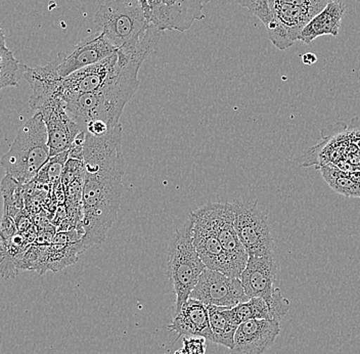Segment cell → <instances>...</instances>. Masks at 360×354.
<instances>
[{
  "mask_svg": "<svg viewBox=\"0 0 360 354\" xmlns=\"http://www.w3.org/2000/svg\"><path fill=\"white\" fill-rule=\"evenodd\" d=\"M332 0H269V4H285L297 8H304L312 11L315 15L321 13L326 8V4Z\"/></svg>",
  "mask_w": 360,
  "mask_h": 354,
  "instance_id": "26",
  "label": "cell"
},
{
  "mask_svg": "<svg viewBox=\"0 0 360 354\" xmlns=\"http://www.w3.org/2000/svg\"><path fill=\"white\" fill-rule=\"evenodd\" d=\"M240 6L247 8L266 26L270 21L269 0H236Z\"/></svg>",
  "mask_w": 360,
  "mask_h": 354,
  "instance_id": "25",
  "label": "cell"
},
{
  "mask_svg": "<svg viewBox=\"0 0 360 354\" xmlns=\"http://www.w3.org/2000/svg\"><path fill=\"white\" fill-rule=\"evenodd\" d=\"M304 65H314L317 62V56L312 53H307L302 56Z\"/></svg>",
  "mask_w": 360,
  "mask_h": 354,
  "instance_id": "31",
  "label": "cell"
},
{
  "mask_svg": "<svg viewBox=\"0 0 360 354\" xmlns=\"http://www.w3.org/2000/svg\"><path fill=\"white\" fill-rule=\"evenodd\" d=\"M249 304L253 320H269V321H271L269 305L264 299L250 298Z\"/></svg>",
  "mask_w": 360,
  "mask_h": 354,
  "instance_id": "27",
  "label": "cell"
},
{
  "mask_svg": "<svg viewBox=\"0 0 360 354\" xmlns=\"http://www.w3.org/2000/svg\"><path fill=\"white\" fill-rule=\"evenodd\" d=\"M174 354H186V350L184 348L179 349V350L175 351Z\"/></svg>",
  "mask_w": 360,
  "mask_h": 354,
  "instance_id": "33",
  "label": "cell"
},
{
  "mask_svg": "<svg viewBox=\"0 0 360 354\" xmlns=\"http://www.w3.org/2000/svg\"><path fill=\"white\" fill-rule=\"evenodd\" d=\"M0 254H1V238H0Z\"/></svg>",
  "mask_w": 360,
  "mask_h": 354,
  "instance_id": "34",
  "label": "cell"
},
{
  "mask_svg": "<svg viewBox=\"0 0 360 354\" xmlns=\"http://www.w3.org/2000/svg\"><path fill=\"white\" fill-rule=\"evenodd\" d=\"M118 69V53H115L98 64L78 70L60 81V98L65 100L69 96L96 91L105 87Z\"/></svg>",
  "mask_w": 360,
  "mask_h": 354,
  "instance_id": "12",
  "label": "cell"
},
{
  "mask_svg": "<svg viewBox=\"0 0 360 354\" xmlns=\"http://www.w3.org/2000/svg\"><path fill=\"white\" fill-rule=\"evenodd\" d=\"M119 69L101 89L63 100L72 120L82 132L90 123L103 122L111 129L118 125L126 103L139 89V72L143 62L117 51Z\"/></svg>",
  "mask_w": 360,
  "mask_h": 354,
  "instance_id": "2",
  "label": "cell"
},
{
  "mask_svg": "<svg viewBox=\"0 0 360 354\" xmlns=\"http://www.w3.org/2000/svg\"><path fill=\"white\" fill-rule=\"evenodd\" d=\"M319 170L323 179L333 191L345 197L360 199V184L353 180L348 173L333 165L321 166Z\"/></svg>",
  "mask_w": 360,
  "mask_h": 354,
  "instance_id": "21",
  "label": "cell"
},
{
  "mask_svg": "<svg viewBox=\"0 0 360 354\" xmlns=\"http://www.w3.org/2000/svg\"><path fill=\"white\" fill-rule=\"evenodd\" d=\"M207 308L212 332V342L231 350L235 344V335L238 326L231 317L229 308L213 305H208Z\"/></svg>",
  "mask_w": 360,
  "mask_h": 354,
  "instance_id": "20",
  "label": "cell"
},
{
  "mask_svg": "<svg viewBox=\"0 0 360 354\" xmlns=\"http://www.w3.org/2000/svg\"><path fill=\"white\" fill-rule=\"evenodd\" d=\"M117 51V47L103 33H100L98 36L84 38L78 44L72 45L67 51L58 53L53 63L58 76L65 78L83 68L98 64L114 55Z\"/></svg>",
  "mask_w": 360,
  "mask_h": 354,
  "instance_id": "10",
  "label": "cell"
},
{
  "mask_svg": "<svg viewBox=\"0 0 360 354\" xmlns=\"http://www.w3.org/2000/svg\"><path fill=\"white\" fill-rule=\"evenodd\" d=\"M207 340L202 337L184 338V349L186 354L206 353Z\"/></svg>",
  "mask_w": 360,
  "mask_h": 354,
  "instance_id": "29",
  "label": "cell"
},
{
  "mask_svg": "<svg viewBox=\"0 0 360 354\" xmlns=\"http://www.w3.org/2000/svg\"><path fill=\"white\" fill-rule=\"evenodd\" d=\"M68 159H69V151L49 158V161L40 169L37 177L33 182H35L36 184H44V186L56 184L60 180V178H62Z\"/></svg>",
  "mask_w": 360,
  "mask_h": 354,
  "instance_id": "24",
  "label": "cell"
},
{
  "mask_svg": "<svg viewBox=\"0 0 360 354\" xmlns=\"http://www.w3.org/2000/svg\"><path fill=\"white\" fill-rule=\"evenodd\" d=\"M0 191L4 199V215L15 220L24 210V184L6 175L0 184Z\"/></svg>",
  "mask_w": 360,
  "mask_h": 354,
  "instance_id": "22",
  "label": "cell"
},
{
  "mask_svg": "<svg viewBox=\"0 0 360 354\" xmlns=\"http://www.w3.org/2000/svg\"><path fill=\"white\" fill-rule=\"evenodd\" d=\"M4 49H8L6 42V34H4V28H2L1 24H0V51H4Z\"/></svg>",
  "mask_w": 360,
  "mask_h": 354,
  "instance_id": "32",
  "label": "cell"
},
{
  "mask_svg": "<svg viewBox=\"0 0 360 354\" xmlns=\"http://www.w3.org/2000/svg\"><path fill=\"white\" fill-rule=\"evenodd\" d=\"M101 32L117 49L134 46L150 23L141 4L110 0L101 4L94 18Z\"/></svg>",
  "mask_w": 360,
  "mask_h": 354,
  "instance_id": "5",
  "label": "cell"
},
{
  "mask_svg": "<svg viewBox=\"0 0 360 354\" xmlns=\"http://www.w3.org/2000/svg\"><path fill=\"white\" fill-rule=\"evenodd\" d=\"M278 263L276 256H249L240 279L249 298L269 300L276 290Z\"/></svg>",
  "mask_w": 360,
  "mask_h": 354,
  "instance_id": "13",
  "label": "cell"
},
{
  "mask_svg": "<svg viewBox=\"0 0 360 354\" xmlns=\"http://www.w3.org/2000/svg\"><path fill=\"white\" fill-rule=\"evenodd\" d=\"M193 220H186L173 234L168 246L167 274L176 295L175 311L190 299L205 266L193 241Z\"/></svg>",
  "mask_w": 360,
  "mask_h": 354,
  "instance_id": "4",
  "label": "cell"
},
{
  "mask_svg": "<svg viewBox=\"0 0 360 354\" xmlns=\"http://www.w3.org/2000/svg\"><path fill=\"white\" fill-rule=\"evenodd\" d=\"M190 217L201 222L215 234L229 259L233 277L240 279L246 267L249 254L240 243L233 227V204L209 202L191 212Z\"/></svg>",
  "mask_w": 360,
  "mask_h": 354,
  "instance_id": "6",
  "label": "cell"
},
{
  "mask_svg": "<svg viewBox=\"0 0 360 354\" xmlns=\"http://www.w3.org/2000/svg\"><path fill=\"white\" fill-rule=\"evenodd\" d=\"M231 204L233 227L249 256L274 255V241L269 217L259 208L257 203L236 201Z\"/></svg>",
  "mask_w": 360,
  "mask_h": 354,
  "instance_id": "7",
  "label": "cell"
},
{
  "mask_svg": "<svg viewBox=\"0 0 360 354\" xmlns=\"http://www.w3.org/2000/svg\"><path fill=\"white\" fill-rule=\"evenodd\" d=\"M190 298L199 300L205 305L233 308L249 300L238 277H231L217 270L205 268Z\"/></svg>",
  "mask_w": 360,
  "mask_h": 354,
  "instance_id": "9",
  "label": "cell"
},
{
  "mask_svg": "<svg viewBox=\"0 0 360 354\" xmlns=\"http://www.w3.org/2000/svg\"><path fill=\"white\" fill-rule=\"evenodd\" d=\"M25 80L30 85V105L33 111L37 112L47 101L60 98V81L53 61L45 66L27 67L24 75Z\"/></svg>",
  "mask_w": 360,
  "mask_h": 354,
  "instance_id": "16",
  "label": "cell"
},
{
  "mask_svg": "<svg viewBox=\"0 0 360 354\" xmlns=\"http://www.w3.org/2000/svg\"><path fill=\"white\" fill-rule=\"evenodd\" d=\"M51 158L46 126L40 113H35L18 132L10 150L0 158L6 175L20 184L32 182Z\"/></svg>",
  "mask_w": 360,
  "mask_h": 354,
  "instance_id": "3",
  "label": "cell"
},
{
  "mask_svg": "<svg viewBox=\"0 0 360 354\" xmlns=\"http://www.w3.org/2000/svg\"><path fill=\"white\" fill-rule=\"evenodd\" d=\"M345 11L344 0H332L304 27L299 35V42L310 44L321 36L330 35L337 37Z\"/></svg>",
  "mask_w": 360,
  "mask_h": 354,
  "instance_id": "18",
  "label": "cell"
},
{
  "mask_svg": "<svg viewBox=\"0 0 360 354\" xmlns=\"http://www.w3.org/2000/svg\"><path fill=\"white\" fill-rule=\"evenodd\" d=\"M27 67L15 58L10 49L0 51V89L19 87Z\"/></svg>",
  "mask_w": 360,
  "mask_h": 354,
  "instance_id": "23",
  "label": "cell"
},
{
  "mask_svg": "<svg viewBox=\"0 0 360 354\" xmlns=\"http://www.w3.org/2000/svg\"><path fill=\"white\" fill-rule=\"evenodd\" d=\"M18 233H19V231H18L15 220L11 217V216L4 215L1 223H0V238H1V242L11 240Z\"/></svg>",
  "mask_w": 360,
  "mask_h": 354,
  "instance_id": "28",
  "label": "cell"
},
{
  "mask_svg": "<svg viewBox=\"0 0 360 354\" xmlns=\"http://www.w3.org/2000/svg\"><path fill=\"white\" fill-rule=\"evenodd\" d=\"M36 113L41 114L46 126L51 157L69 151L82 130L68 114L65 101L60 98L51 99Z\"/></svg>",
  "mask_w": 360,
  "mask_h": 354,
  "instance_id": "11",
  "label": "cell"
},
{
  "mask_svg": "<svg viewBox=\"0 0 360 354\" xmlns=\"http://www.w3.org/2000/svg\"><path fill=\"white\" fill-rule=\"evenodd\" d=\"M193 220V241L198 254L209 270H217L233 277L231 265L215 234L201 222Z\"/></svg>",
  "mask_w": 360,
  "mask_h": 354,
  "instance_id": "17",
  "label": "cell"
},
{
  "mask_svg": "<svg viewBox=\"0 0 360 354\" xmlns=\"http://www.w3.org/2000/svg\"><path fill=\"white\" fill-rule=\"evenodd\" d=\"M349 128H352V141L356 144L360 150V119H352Z\"/></svg>",
  "mask_w": 360,
  "mask_h": 354,
  "instance_id": "30",
  "label": "cell"
},
{
  "mask_svg": "<svg viewBox=\"0 0 360 354\" xmlns=\"http://www.w3.org/2000/svg\"><path fill=\"white\" fill-rule=\"evenodd\" d=\"M168 330L179 338L202 337L212 342L208 308L199 300L188 299L179 310L174 311Z\"/></svg>",
  "mask_w": 360,
  "mask_h": 354,
  "instance_id": "15",
  "label": "cell"
},
{
  "mask_svg": "<svg viewBox=\"0 0 360 354\" xmlns=\"http://www.w3.org/2000/svg\"><path fill=\"white\" fill-rule=\"evenodd\" d=\"M211 0H148L146 19L161 31L186 32L195 21L205 19L202 10Z\"/></svg>",
  "mask_w": 360,
  "mask_h": 354,
  "instance_id": "8",
  "label": "cell"
},
{
  "mask_svg": "<svg viewBox=\"0 0 360 354\" xmlns=\"http://www.w3.org/2000/svg\"><path fill=\"white\" fill-rule=\"evenodd\" d=\"M85 251L81 241L70 244H53L49 247L41 246L39 258L34 270L40 276L45 272H60L67 266L77 263L79 255Z\"/></svg>",
  "mask_w": 360,
  "mask_h": 354,
  "instance_id": "19",
  "label": "cell"
},
{
  "mask_svg": "<svg viewBox=\"0 0 360 354\" xmlns=\"http://www.w3.org/2000/svg\"><path fill=\"white\" fill-rule=\"evenodd\" d=\"M281 333L280 322L250 320L238 326L231 354H263L272 346Z\"/></svg>",
  "mask_w": 360,
  "mask_h": 354,
  "instance_id": "14",
  "label": "cell"
},
{
  "mask_svg": "<svg viewBox=\"0 0 360 354\" xmlns=\"http://www.w3.org/2000/svg\"><path fill=\"white\" fill-rule=\"evenodd\" d=\"M82 240L85 251L105 241L118 218L123 194L125 160L122 126L101 137L85 134L82 148Z\"/></svg>",
  "mask_w": 360,
  "mask_h": 354,
  "instance_id": "1",
  "label": "cell"
}]
</instances>
